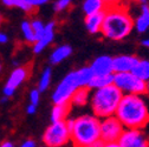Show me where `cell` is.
Instances as JSON below:
<instances>
[{
	"instance_id": "obj_3",
	"label": "cell",
	"mask_w": 149,
	"mask_h": 147,
	"mask_svg": "<svg viewBox=\"0 0 149 147\" xmlns=\"http://www.w3.org/2000/svg\"><path fill=\"white\" fill-rule=\"evenodd\" d=\"M92 77V72L89 66L82 67L79 69L72 71L64 77V79L57 85L52 93V100L54 105L70 104L73 93L78 88L88 87Z\"/></svg>"
},
{
	"instance_id": "obj_15",
	"label": "cell",
	"mask_w": 149,
	"mask_h": 147,
	"mask_svg": "<svg viewBox=\"0 0 149 147\" xmlns=\"http://www.w3.org/2000/svg\"><path fill=\"white\" fill-rule=\"evenodd\" d=\"M134 27L137 32L144 33L149 30V5H141V14L134 21Z\"/></svg>"
},
{
	"instance_id": "obj_22",
	"label": "cell",
	"mask_w": 149,
	"mask_h": 147,
	"mask_svg": "<svg viewBox=\"0 0 149 147\" xmlns=\"http://www.w3.org/2000/svg\"><path fill=\"white\" fill-rule=\"evenodd\" d=\"M22 33H23L24 39H25L29 44H34V43L37 41L36 34H34L33 28H32V26H31V21L24 20V21L22 23Z\"/></svg>"
},
{
	"instance_id": "obj_42",
	"label": "cell",
	"mask_w": 149,
	"mask_h": 147,
	"mask_svg": "<svg viewBox=\"0 0 149 147\" xmlns=\"http://www.w3.org/2000/svg\"><path fill=\"white\" fill-rule=\"evenodd\" d=\"M0 71H1V65H0Z\"/></svg>"
},
{
	"instance_id": "obj_43",
	"label": "cell",
	"mask_w": 149,
	"mask_h": 147,
	"mask_svg": "<svg viewBox=\"0 0 149 147\" xmlns=\"http://www.w3.org/2000/svg\"><path fill=\"white\" fill-rule=\"evenodd\" d=\"M44 147H45V146H44Z\"/></svg>"
},
{
	"instance_id": "obj_38",
	"label": "cell",
	"mask_w": 149,
	"mask_h": 147,
	"mask_svg": "<svg viewBox=\"0 0 149 147\" xmlns=\"http://www.w3.org/2000/svg\"><path fill=\"white\" fill-rule=\"evenodd\" d=\"M7 101H8V98H6V97H3L1 99H0V102H3V104L7 102Z\"/></svg>"
},
{
	"instance_id": "obj_6",
	"label": "cell",
	"mask_w": 149,
	"mask_h": 147,
	"mask_svg": "<svg viewBox=\"0 0 149 147\" xmlns=\"http://www.w3.org/2000/svg\"><path fill=\"white\" fill-rule=\"evenodd\" d=\"M146 84L132 72L127 73H114V82L123 95L125 94H136L142 95L146 93Z\"/></svg>"
},
{
	"instance_id": "obj_41",
	"label": "cell",
	"mask_w": 149,
	"mask_h": 147,
	"mask_svg": "<svg viewBox=\"0 0 149 147\" xmlns=\"http://www.w3.org/2000/svg\"><path fill=\"white\" fill-rule=\"evenodd\" d=\"M124 1H128L129 3V1H134V0H124Z\"/></svg>"
},
{
	"instance_id": "obj_25",
	"label": "cell",
	"mask_w": 149,
	"mask_h": 147,
	"mask_svg": "<svg viewBox=\"0 0 149 147\" xmlns=\"http://www.w3.org/2000/svg\"><path fill=\"white\" fill-rule=\"evenodd\" d=\"M31 26H32V28H33V32H34V34H36L37 40H38L40 36H42V34L44 33L45 25H44L43 21H40V20H33V21H31Z\"/></svg>"
},
{
	"instance_id": "obj_29",
	"label": "cell",
	"mask_w": 149,
	"mask_h": 147,
	"mask_svg": "<svg viewBox=\"0 0 149 147\" xmlns=\"http://www.w3.org/2000/svg\"><path fill=\"white\" fill-rule=\"evenodd\" d=\"M121 0H102V3L105 5V7H113V6H116L120 4Z\"/></svg>"
},
{
	"instance_id": "obj_9",
	"label": "cell",
	"mask_w": 149,
	"mask_h": 147,
	"mask_svg": "<svg viewBox=\"0 0 149 147\" xmlns=\"http://www.w3.org/2000/svg\"><path fill=\"white\" fill-rule=\"evenodd\" d=\"M117 142L121 147H149V139L142 130H124Z\"/></svg>"
},
{
	"instance_id": "obj_12",
	"label": "cell",
	"mask_w": 149,
	"mask_h": 147,
	"mask_svg": "<svg viewBox=\"0 0 149 147\" xmlns=\"http://www.w3.org/2000/svg\"><path fill=\"white\" fill-rule=\"evenodd\" d=\"M139 58L136 56H117L113 58L114 73H127L132 72L136 66Z\"/></svg>"
},
{
	"instance_id": "obj_16",
	"label": "cell",
	"mask_w": 149,
	"mask_h": 147,
	"mask_svg": "<svg viewBox=\"0 0 149 147\" xmlns=\"http://www.w3.org/2000/svg\"><path fill=\"white\" fill-rule=\"evenodd\" d=\"M72 53V48L69 45H62L58 46L57 48H54V51L51 53L50 56V63L56 65V64H59L62 61H64L65 59H68Z\"/></svg>"
},
{
	"instance_id": "obj_39",
	"label": "cell",
	"mask_w": 149,
	"mask_h": 147,
	"mask_svg": "<svg viewBox=\"0 0 149 147\" xmlns=\"http://www.w3.org/2000/svg\"><path fill=\"white\" fill-rule=\"evenodd\" d=\"M146 93L149 95V81L146 84Z\"/></svg>"
},
{
	"instance_id": "obj_24",
	"label": "cell",
	"mask_w": 149,
	"mask_h": 147,
	"mask_svg": "<svg viewBox=\"0 0 149 147\" xmlns=\"http://www.w3.org/2000/svg\"><path fill=\"white\" fill-rule=\"evenodd\" d=\"M1 3L7 7H18L25 12H31L33 10L25 0H1Z\"/></svg>"
},
{
	"instance_id": "obj_20",
	"label": "cell",
	"mask_w": 149,
	"mask_h": 147,
	"mask_svg": "<svg viewBox=\"0 0 149 147\" xmlns=\"http://www.w3.org/2000/svg\"><path fill=\"white\" fill-rule=\"evenodd\" d=\"M114 82V73L113 74H108V76H94L88 86V88L91 89H98L107 87L109 85H113Z\"/></svg>"
},
{
	"instance_id": "obj_5",
	"label": "cell",
	"mask_w": 149,
	"mask_h": 147,
	"mask_svg": "<svg viewBox=\"0 0 149 147\" xmlns=\"http://www.w3.org/2000/svg\"><path fill=\"white\" fill-rule=\"evenodd\" d=\"M100 121L94 114H84L73 119L70 139L74 147H86L100 139Z\"/></svg>"
},
{
	"instance_id": "obj_28",
	"label": "cell",
	"mask_w": 149,
	"mask_h": 147,
	"mask_svg": "<svg viewBox=\"0 0 149 147\" xmlns=\"http://www.w3.org/2000/svg\"><path fill=\"white\" fill-rule=\"evenodd\" d=\"M25 1H26L32 8H36V7H38V6H42V5L47 4L50 0H25Z\"/></svg>"
},
{
	"instance_id": "obj_1",
	"label": "cell",
	"mask_w": 149,
	"mask_h": 147,
	"mask_svg": "<svg viewBox=\"0 0 149 147\" xmlns=\"http://www.w3.org/2000/svg\"><path fill=\"white\" fill-rule=\"evenodd\" d=\"M115 117L124 130H142L149 122V109L142 95L125 94L116 108Z\"/></svg>"
},
{
	"instance_id": "obj_19",
	"label": "cell",
	"mask_w": 149,
	"mask_h": 147,
	"mask_svg": "<svg viewBox=\"0 0 149 147\" xmlns=\"http://www.w3.org/2000/svg\"><path fill=\"white\" fill-rule=\"evenodd\" d=\"M134 76H136L139 79H141L144 82L149 81V60L147 59H139L136 66L132 71Z\"/></svg>"
},
{
	"instance_id": "obj_40",
	"label": "cell",
	"mask_w": 149,
	"mask_h": 147,
	"mask_svg": "<svg viewBox=\"0 0 149 147\" xmlns=\"http://www.w3.org/2000/svg\"><path fill=\"white\" fill-rule=\"evenodd\" d=\"M1 24H3V16H1V14H0V26H1Z\"/></svg>"
},
{
	"instance_id": "obj_32",
	"label": "cell",
	"mask_w": 149,
	"mask_h": 147,
	"mask_svg": "<svg viewBox=\"0 0 149 147\" xmlns=\"http://www.w3.org/2000/svg\"><path fill=\"white\" fill-rule=\"evenodd\" d=\"M8 41V36L3 33V32H0V44H6Z\"/></svg>"
},
{
	"instance_id": "obj_26",
	"label": "cell",
	"mask_w": 149,
	"mask_h": 147,
	"mask_svg": "<svg viewBox=\"0 0 149 147\" xmlns=\"http://www.w3.org/2000/svg\"><path fill=\"white\" fill-rule=\"evenodd\" d=\"M39 100H40V92L37 88L32 89L31 93H30V104L34 105V106H38Z\"/></svg>"
},
{
	"instance_id": "obj_7",
	"label": "cell",
	"mask_w": 149,
	"mask_h": 147,
	"mask_svg": "<svg viewBox=\"0 0 149 147\" xmlns=\"http://www.w3.org/2000/svg\"><path fill=\"white\" fill-rule=\"evenodd\" d=\"M70 139V131L64 121L52 122L44 132L43 142L45 147H63L65 146Z\"/></svg>"
},
{
	"instance_id": "obj_34",
	"label": "cell",
	"mask_w": 149,
	"mask_h": 147,
	"mask_svg": "<svg viewBox=\"0 0 149 147\" xmlns=\"http://www.w3.org/2000/svg\"><path fill=\"white\" fill-rule=\"evenodd\" d=\"M0 147H14V145H13V142H11L8 140H5V141H3L1 144H0Z\"/></svg>"
},
{
	"instance_id": "obj_30",
	"label": "cell",
	"mask_w": 149,
	"mask_h": 147,
	"mask_svg": "<svg viewBox=\"0 0 149 147\" xmlns=\"http://www.w3.org/2000/svg\"><path fill=\"white\" fill-rule=\"evenodd\" d=\"M19 147H37V144H36L33 140L27 139V140L23 141V142H22V145H20Z\"/></svg>"
},
{
	"instance_id": "obj_36",
	"label": "cell",
	"mask_w": 149,
	"mask_h": 147,
	"mask_svg": "<svg viewBox=\"0 0 149 147\" xmlns=\"http://www.w3.org/2000/svg\"><path fill=\"white\" fill-rule=\"evenodd\" d=\"M142 45H143L144 47H148V48H149V39H144V40L142 41Z\"/></svg>"
},
{
	"instance_id": "obj_13",
	"label": "cell",
	"mask_w": 149,
	"mask_h": 147,
	"mask_svg": "<svg viewBox=\"0 0 149 147\" xmlns=\"http://www.w3.org/2000/svg\"><path fill=\"white\" fill-rule=\"evenodd\" d=\"M54 30H56V23L54 21H50L45 25L44 33L42 34L40 38L33 44V52L36 54L43 52L52 43V40L54 38Z\"/></svg>"
},
{
	"instance_id": "obj_18",
	"label": "cell",
	"mask_w": 149,
	"mask_h": 147,
	"mask_svg": "<svg viewBox=\"0 0 149 147\" xmlns=\"http://www.w3.org/2000/svg\"><path fill=\"white\" fill-rule=\"evenodd\" d=\"M105 5L102 3V0H84L83 5H82V10L85 13V15H92L96 14L98 12L105 11Z\"/></svg>"
},
{
	"instance_id": "obj_11",
	"label": "cell",
	"mask_w": 149,
	"mask_h": 147,
	"mask_svg": "<svg viewBox=\"0 0 149 147\" xmlns=\"http://www.w3.org/2000/svg\"><path fill=\"white\" fill-rule=\"evenodd\" d=\"M90 69L94 76H108L113 74V58L109 56H101L90 64Z\"/></svg>"
},
{
	"instance_id": "obj_8",
	"label": "cell",
	"mask_w": 149,
	"mask_h": 147,
	"mask_svg": "<svg viewBox=\"0 0 149 147\" xmlns=\"http://www.w3.org/2000/svg\"><path fill=\"white\" fill-rule=\"evenodd\" d=\"M124 131V127L115 115L103 118L100 121V139L102 142H116Z\"/></svg>"
},
{
	"instance_id": "obj_33",
	"label": "cell",
	"mask_w": 149,
	"mask_h": 147,
	"mask_svg": "<svg viewBox=\"0 0 149 147\" xmlns=\"http://www.w3.org/2000/svg\"><path fill=\"white\" fill-rule=\"evenodd\" d=\"M102 147H121L118 145V142H103L102 144Z\"/></svg>"
},
{
	"instance_id": "obj_2",
	"label": "cell",
	"mask_w": 149,
	"mask_h": 147,
	"mask_svg": "<svg viewBox=\"0 0 149 147\" xmlns=\"http://www.w3.org/2000/svg\"><path fill=\"white\" fill-rule=\"evenodd\" d=\"M134 20L124 5H116L105 8L101 33L110 40H123L132 33Z\"/></svg>"
},
{
	"instance_id": "obj_27",
	"label": "cell",
	"mask_w": 149,
	"mask_h": 147,
	"mask_svg": "<svg viewBox=\"0 0 149 147\" xmlns=\"http://www.w3.org/2000/svg\"><path fill=\"white\" fill-rule=\"evenodd\" d=\"M70 3H71V0H57L56 4H54V6H53V8H54V11H57V12H62V11H64V10H66L69 7Z\"/></svg>"
},
{
	"instance_id": "obj_37",
	"label": "cell",
	"mask_w": 149,
	"mask_h": 147,
	"mask_svg": "<svg viewBox=\"0 0 149 147\" xmlns=\"http://www.w3.org/2000/svg\"><path fill=\"white\" fill-rule=\"evenodd\" d=\"M137 3H140L141 5H147L148 4V0H136Z\"/></svg>"
},
{
	"instance_id": "obj_17",
	"label": "cell",
	"mask_w": 149,
	"mask_h": 147,
	"mask_svg": "<svg viewBox=\"0 0 149 147\" xmlns=\"http://www.w3.org/2000/svg\"><path fill=\"white\" fill-rule=\"evenodd\" d=\"M90 93L91 91L88 87H82L78 88L76 92L73 93L71 100H70V105L72 106H77V107H82L85 106L90 99Z\"/></svg>"
},
{
	"instance_id": "obj_14",
	"label": "cell",
	"mask_w": 149,
	"mask_h": 147,
	"mask_svg": "<svg viewBox=\"0 0 149 147\" xmlns=\"http://www.w3.org/2000/svg\"><path fill=\"white\" fill-rule=\"evenodd\" d=\"M104 12L105 11H102L96 14L85 16V26H86V30L89 31V33H91V34L101 33V28H102V24H103V19H104Z\"/></svg>"
},
{
	"instance_id": "obj_31",
	"label": "cell",
	"mask_w": 149,
	"mask_h": 147,
	"mask_svg": "<svg viewBox=\"0 0 149 147\" xmlns=\"http://www.w3.org/2000/svg\"><path fill=\"white\" fill-rule=\"evenodd\" d=\"M26 112H27V114H34V113L37 112V106L30 104V105L26 107Z\"/></svg>"
},
{
	"instance_id": "obj_10",
	"label": "cell",
	"mask_w": 149,
	"mask_h": 147,
	"mask_svg": "<svg viewBox=\"0 0 149 147\" xmlns=\"http://www.w3.org/2000/svg\"><path fill=\"white\" fill-rule=\"evenodd\" d=\"M27 76H29V69L26 67H17L15 69H13L4 87V97L6 98L12 97L15 89L27 79Z\"/></svg>"
},
{
	"instance_id": "obj_4",
	"label": "cell",
	"mask_w": 149,
	"mask_h": 147,
	"mask_svg": "<svg viewBox=\"0 0 149 147\" xmlns=\"http://www.w3.org/2000/svg\"><path fill=\"white\" fill-rule=\"evenodd\" d=\"M123 94L115 85H109L103 88L94 89L90 93V106L92 114L98 119L115 115L116 108Z\"/></svg>"
},
{
	"instance_id": "obj_35",
	"label": "cell",
	"mask_w": 149,
	"mask_h": 147,
	"mask_svg": "<svg viewBox=\"0 0 149 147\" xmlns=\"http://www.w3.org/2000/svg\"><path fill=\"white\" fill-rule=\"evenodd\" d=\"M102 144H103V142H102L101 140H98V141H96V142H94V144L86 146V147H102Z\"/></svg>"
},
{
	"instance_id": "obj_23",
	"label": "cell",
	"mask_w": 149,
	"mask_h": 147,
	"mask_svg": "<svg viewBox=\"0 0 149 147\" xmlns=\"http://www.w3.org/2000/svg\"><path fill=\"white\" fill-rule=\"evenodd\" d=\"M51 79H52V69L51 68H45L40 76L39 82H38V89L39 92H44L49 88L50 84H51Z\"/></svg>"
},
{
	"instance_id": "obj_21",
	"label": "cell",
	"mask_w": 149,
	"mask_h": 147,
	"mask_svg": "<svg viewBox=\"0 0 149 147\" xmlns=\"http://www.w3.org/2000/svg\"><path fill=\"white\" fill-rule=\"evenodd\" d=\"M70 104L65 105H54L52 111H51V121L57 122V121H64L66 120V117L70 112Z\"/></svg>"
}]
</instances>
